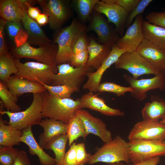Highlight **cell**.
I'll use <instances>...</instances> for the list:
<instances>
[{"mask_svg": "<svg viewBox=\"0 0 165 165\" xmlns=\"http://www.w3.org/2000/svg\"><path fill=\"white\" fill-rule=\"evenodd\" d=\"M76 158L79 165H85L88 163L92 156L87 152L85 144L79 143L76 145Z\"/></svg>", "mask_w": 165, "mask_h": 165, "instance_id": "37", "label": "cell"}, {"mask_svg": "<svg viewBox=\"0 0 165 165\" xmlns=\"http://www.w3.org/2000/svg\"><path fill=\"white\" fill-rule=\"evenodd\" d=\"M42 99L41 94H33L30 106L23 111L12 112L9 110H0L1 115H6L9 119L6 123L14 127L23 130L29 127L39 125L42 118Z\"/></svg>", "mask_w": 165, "mask_h": 165, "instance_id": "4", "label": "cell"}, {"mask_svg": "<svg viewBox=\"0 0 165 165\" xmlns=\"http://www.w3.org/2000/svg\"><path fill=\"white\" fill-rule=\"evenodd\" d=\"M58 49V45L55 43L36 48L27 42L20 47L13 48L10 53L14 59L31 58L39 62L57 67L55 59Z\"/></svg>", "mask_w": 165, "mask_h": 165, "instance_id": "7", "label": "cell"}, {"mask_svg": "<svg viewBox=\"0 0 165 165\" xmlns=\"http://www.w3.org/2000/svg\"><path fill=\"white\" fill-rule=\"evenodd\" d=\"M0 165H1V164H0Z\"/></svg>", "mask_w": 165, "mask_h": 165, "instance_id": "53", "label": "cell"}, {"mask_svg": "<svg viewBox=\"0 0 165 165\" xmlns=\"http://www.w3.org/2000/svg\"><path fill=\"white\" fill-rule=\"evenodd\" d=\"M150 101L146 103L141 110L143 120L159 121L165 117V101L162 98L152 95Z\"/></svg>", "mask_w": 165, "mask_h": 165, "instance_id": "26", "label": "cell"}, {"mask_svg": "<svg viewBox=\"0 0 165 165\" xmlns=\"http://www.w3.org/2000/svg\"><path fill=\"white\" fill-rule=\"evenodd\" d=\"M141 0H116V4L123 8L129 14L137 6Z\"/></svg>", "mask_w": 165, "mask_h": 165, "instance_id": "45", "label": "cell"}, {"mask_svg": "<svg viewBox=\"0 0 165 165\" xmlns=\"http://www.w3.org/2000/svg\"><path fill=\"white\" fill-rule=\"evenodd\" d=\"M6 22L2 19H0V55L9 52L5 33Z\"/></svg>", "mask_w": 165, "mask_h": 165, "instance_id": "43", "label": "cell"}, {"mask_svg": "<svg viewBox=\"0 0 165 165\" xmlns=\"http://www.w3.org/2000/svg\"><path fill=\"white\" fill-rule=\"evenodd\" d=\"M133 91L131 87L121 86L112 82H106L100 83L97 90L99 93L108 92L115 94L117 96L124 95L126 92Z\"/></svg>", "mask_w": 165, "mask_h": 165, "instance_id": "35", "label": "cell"}, {"mask_svg": "<svg viewBox=\"0 0 165 165\" xmlns=\"http://www.w3.org/2000/svg\"><path fill=\"white\" fill-rule=\"evenodd\" d=\"M22 131L23 134L20 141L28 145L30 154L32 155H37L41 165H56L55 159L46 153L44 148L36 141L32 133L31 127H27Z\"/></svg>", "mask_w": 165, "mask_h": 165, "instance_id": "20", "label": "cell"}, {"mask_svg": "<svg viewBox=\"0 0 165 165\" xmlns=\"http://www.w3.org/2000/svg\"><path fill=\"white\" fill-rule=\"evenodd\" d=\"M148 22L165 28V10L163 12H152L146 17Z\"/></svg>", "mask_w": 165, "mask_h": 165, "instance_id": "40", "label": "cell"}, {"mask_svg": "<svg viewBox=\"0 0 165 165\" xmlns=\"http://www.w3.org/2000/svg\"><path fill=\"white\" fill-rule=\"evenodd\" d=\"M12 165H31L26 152L22 150H19Z\"/></svg>", "mask_w": 165, "mask_h": 165, "instance_id": "48", "label": "cell"}, {"mask_svg": "<svg viewBox=\"0 0 165 165\" xmlns=\"http://www.w3.org/2000/svg\"><path fill=\"white\" fill-rule=\"evenodd\" d=\"M126 52L127 51L125 49L119 48L114 44L112 47L109 55L100 67L94 72H90L87 73L86 76L88 79L83 85V89L88 90L90 92L95 93L97 92L103 74Z\"/></svg>", "mask_w": 165, "mask_h": 165, "instance_id": "16", "label": "cell"}, {"mask_svg": "<svg viewBox=\"0 0 165 165\" xmlns=\"http://www.w3.org/2000/svg\"><path fill=\"white\" fill-rule=\"evenodd\" d=\"M36 2H37V0H26V1L27 13L31 18L35 20L41 13V11L38 7L33 6Z\"/></svg>", "mask_w": 165, "mask_h": 165, "instance_id": "46", "label": "cell"}, {"mask_svg": "<svg viewBox=\"0 0 165 165\" xmlns=\"http://www.w3.org/2000/svg\"><path fill=\"white\" fill-rule=\"evenodd\" d=\"M21 21L28 33L27 42L30 45L39 46L52 43L36 21L28 16L27 10L24 13Z\"/></svg>", "mask_w": 165, "mask_h": 165, "instance_id": "22", "label": "cell"}, {"mask_svg": "<svg viewBox=\"0 0 165 165\" xmlns=\"http://www.w3.org/2000/svg\"><path fill=\"white\" fill-rule=\"evenodd\" d=\"M88 30H92L97 35L102 44L112 47L119 38V34L101 14L94 10L90 18Z\"/></svg>", "mask_w": 165, "mask_h": 165, "instance_id": "13", "label": "cell"}, {"mask_svg": "<svg viewBox=\"0 0 165 165\" xmlns=\"http://www.w3.org/2000/svg\"><path fill=\"white\" fill-rule=\"evenodd\" d=\"M160 122L161 123H162L165 125V117L163 119L160 121Z\"/></svg>", "mask_w": 165, "mask_h": 165, "instance_id": "52", "label": "cell"}, {"mask_svg": "<svg viewBox=\"0 0 165 165\" xmlns=\"http://www.w3.org/2000/svg\"><path fill=\"white\" fill-rule=\"evenodd\" d=\"M128 142L129 159L132 164L165 156V141L133 139Z\"/></svg>", "mask_w": 165, "mask_h": 165, "instance_id": "6", "label": "cell"}, {"mask_svg": "<svg viewBox=\"0 0 165 165\" xmlns=\"http://www.w3.org/2000/svg\"><path fill=\"white\" fill-rule=\"evenodd\" d=\"M107 165H125L122 162H118L114 163H109Z\"/></svg>", "mask_w": 165, "mask_h": 165, "instance_id": "51", "label": "cell"}, {"mask_svg": "<svg viewBox=\"0 0 165 165\" xmlns=\"http://www.w3.org/2000/svg\"><path fill=\"white\" fill-rule=\"evenodd\" d=\"M160 161V156H156L149 159L129 165H157Z\"/></svg>", "mask_w": 165, "mask_h": 165, "instance_id": "49", "label": "cell"}, {"mask_svg": "<svg viewBox=\"0 0 165 165\" xmlns=\"http://www.w3.org/2000/svg\"><path fill=\"white\" fill-rule=\"evenodd\" d=\"M28 34L27 31L22 28L15 37L14 41L16 47H19L27 42Z\"/></svg>", "mask_w": 165, "mask_h": 165, "instance_id": "47", "label": "cell"}, {"mask_svg": "<svg viewBox=\"0 0 165 165\" xmlns=\"http://www.w3.org/2000/svg\"><path fill=\"white\" fill-rule=\"evenodd\" d=\"M87 30L83 24L74 18L71 24L61 30L55 38L58 49L55 62L57 64L68 63L74 55L73 48L78 37Z\"/></svg>", "mask_w": 165, "mask_h": 165, "instance_id": "2", "label": "cell"}, {"mask_svg": "<svg viewBox=\"0 0 165 165\" xmlns=\"http://www.w3.org/2000/svg\"><path fill=\"white\" fill-rule=\"evenodd\" d=\"M123 77L133 90L131 95L139 101L147 97L146 93L149 90L159 89L162 91L165 89V71L149 79H135L127 74L123 75Z\"/></svg>", "mask_w": 165, "mask_h": 165, "instance_id": "10", "label": "cell"}, {"mask_svg": "<svg viewBox=\"0 0 165 165\" xmlns=\"http://www.w3.org/2000/svg\"><path fill=\"white\" fill-rule=\"evenodd\" d=\"M51 95L59 98H71L72 94L79 90V86L68 85L52 86L42 84Z\"/></svg>", "mask_w": 165, "mask_h": 165, "instance_id": "34", "label": "cell"}, {"mask_svg": "<svg viewBox=\"0 0 165 165\" xmlns=\"http://www.w3.org/2000/svg\"><path fill=\"white\" fill-rule=\"evenodd\" d=\"M128 142L117 135L110 141L104 143L92 155L88 163L92 165L98 162L108 163L125 162H130L128 153Z\"/></svg>", "mask_w": 165, "mask_h": 165, "instance_id": "3", "label": "cell"}, {"mask_svg": "<svg viewBox=\"0 0 165 165\" xmlns=\"http://www.w3.org/2000/svg\"><path fill=\"white\" fill-rule=\"evenodd\" d=\"M152 1V0H141L135 9L128 15L126 21V26L129 27L134 19L139 15L142 13L145 8Z\"/></svg>", "mask_w": 165, "mask_h": 165, "instance_id": "39", "label": "cell"}, {"mask_svg": "<svg viewBox=\"0 0 165 165\" xmlns=\"http://www.w3.org/2000/svg\"><path fill=\"white\" fill-rule=\"evenodd\" d=\"M112 48L99 44L94 38H90L87 48L89 57L86 66L97 70L108 57Z\"/></svg>", "mask_w": 165, "mask_h": 165, "instance_id": "25", "label": "cell"}, {"mask_svg": "<svg viewBox=\"0 0 165 165\" xmlns=\"http://www.w3.org/2000/svg\"><path fill=\"white\" fill-rule=\"evenodd\" d=\"M22 28L20 22H6L5 28L9 37L13 40L15 36Z\"/></svg>", "mask_w": 165, "mask_h": 165, "instance_id": "44", "label": "cell"}, {"mask_svg": "<svg viewBox=\"0 0 165 165\" xmlns=\"http://www.w3.org/2000/svg\"><path fill=\"white\" fill-rule=\"evenodd\" d=\"M42 118L59 120L68 124L76 111L82 107L79 99L61 98L50 95L46 90L41 94Z\"/></svg>", "mask_w": 165, "mask_h": 165, "instance_id": "1", "label": "cell"}, {"mask_svg": "<svg viewBox=\"0 0 165 165\" xmlns=\"http://www.w3.org/2000/svg\"><path fill=\"white\" fill-rule=\"evenodd\" d=\"M18 72L15 75L33 82L51 85L54 75L58 72L57 67L40 62H21L14 59Z\"/></svg>", "mask_w": 165, "mask_h": 165, "instance_id": "5", "label": "cell"}, {"mask_svg": "<svg viewBox=\"0 0 165 165\" xmlns=\"http://www.w3.org/2000/svg\"><path fill=\"white\" fill-rule=\"evenodd\" d=\"M76 145L73 142L66 153L64 160V165H79L76 158Z\"/></svg>", "mask_w": 165, "mask_h": 165, "instance_id": "42", "label": "cell"}, {"mask_svg": "<svg viewBox=\"0 0 165 165\" xmlns=\"http://www.w3.org/2000/svg\"><path fill=\"white\" fill-rule=\"evenodd\" d=\"M19 150L12 146L0 147V163L2 165H12Z\"/></svg>", "mask_w": 165, "mask_h": 165, "instance_id": "36", "label": "cell"}, {"mask_svg": "<svg viewBox=\"0 0 165 165\" xmlns=\"http://www.w3.org/2000/svg\"><path fill=\"white\" fill-rule=\"evenodd\" d=\"M68 141L66 134L57 136L50 140L44 149L52 150L55 155L56 165H64L67 143Z\"/></svg>", "mask_w": 165, "mask_h": 165, "instance_id": "29", "label": "cell"}, {"mask_svg": "<svg viewBox=\"0 0 165 165\" xmlns=\"http://www.w3.org/2000/svg\"><path fill=\"white\" fill-rule=\"evenodd\" d=\"M18 72L14 59L9 52L0 55V81L6 84L11 75Z\"/></svg>", "mask_w": 165, "mask_h": 165, "instance_id": "31", "label": "cell"}, {"mask_svg": "<svg viewBox=\"0 0 165 165\" xmlns=\"http://www.w3.org/2000/svg\"><path fill=\"white\" fill-rule=\"evenodd\" d=\"M128 138L129 140L140 139L165 141V125L160 121L143 120L134 125Z\"/></svg>", "mask_w": 165, "mask_h": 165, "instance_id": "11", "label": "cell"}, {"mask_svg": "<svg viewBox=\"0 0 165 165\" xmlns=\"http://www.w3.org/2000/svg\"><path fill=\"white\" fill-rule=\"evenodd\" d=\"M75 113L83 123L86 136L90 134H93L100 138L104 143L113 139L111 131L108 130L105 123L101 119L82 109L77 110Z\"/></svg>", "mask_w": 165, "mask_h": 165, "instance_id": "14", "label": "cell"}, {"mask_svg": "<svg viewBox=\"0 0 165 165\" xmlns=\"http://www.w3.org/2000/svg\"><path fill=\"white\" fill-rule=\"evenodd\" d=\"M6 85L17 98L25 93L42 94L46 90L40 83L31 82L15 75L11 76Z\"/></svg>", "mask_w": 165, "mask_h": 165, "instance_id": "21", "label": "cell"}, {"mask_svg": "<svg viewBox=\"0 0 165 165\" xmlns=\"http://www.w3.org/2000/svg\"><path fill=\"white\" fill-rule=\"evenodd\" d=\"M136 51L157 72L165 71V50L144 39Z\"/></svg>", "mask_w": 165, "mask_h": 165, "instance_id": "18", "label": "cell"}, {"mask_svg": "<svg viewBox=\"0 0 165 165\" xmlns=\"http://www.w3.org/2000/svg\"><path fill=\"white\" fill-rule=\"evenodd\" d=\"M82 108H86L100 112L103 115L111 116H123L124 112L108 106L105 100L94 92H89L79 99Z\"/></svg>", "mask_w": 165, "mask_h": 165, "instance_id": "19", "label": "cell"}, {"mask_svg": "<svg viewBox=\"0 0 165 165\" xmlns=\"http://www.w3.org/2000/svg\"><path fill=\"white\" fill-rule=\"evenodd\" d=\"M57 68L58 72L54 75L50 85L79 86L84 77L92 69L86 66L75 68L68 63L58 65Z\"/></svg>", "mask_w": 165, "mask_h": 165, "instance_id": "12", "label": "cell"}, {"mask_svg": "<svg viewBox=\"0 0 165 165\" xmlns=\"http://www.w3.org/2000/svg\"><path fill=\"white\" fill-rule=\"evenodd\" d=\"M114 64L116 68L127 71L135 79H138L144 75L153 74L155 75L160 72H157L136 50L124 53Z\"/></svg>", "mask_w": 165, "mask_h": 165, "instance_id": "8", "label": "cell"}, {"mask_svg": "<svg viewBox=\"0 0 165 165\" xmlns=\"http://www.w3.org/2000/svg\"><path fill=\"white\" fill-rule=\"evenodd\" d=\"M94 10L105 15L108 18V22L113 23L118 34L123 35L129 15L123 8L116 4H108L99 1L95 6Z\"/></svg>", "mask_w": 165, "mask_h": 165, "instance_id": "17", "label": "cell"}, {"mask_svg": "<svg viewBox=\"0 0 165 165\" xmlns=\"http://www.w3.org/2000/svg\"><path fill=\"white\" fill-rule=\"evenodd\" d=\"M6 123V122L0 116V145L13 147L15 145H20V139L23 134L22 130Z\"/></svg>", "mask_w": 165, "mask_h": 165, "instance_id": "27", "label": "cell"}, {"mask_svg": "<svg viewBox=\"0 0 165 165\" xmlns=\"http://www.w3.org/2000/svg\"><path fill=\"white\" fill-rule=\"evenodd\" d=\"M35 20L40 26H43L48 23H49V16L44 13H41L38 16Z\"/></svg>", "mask_w": 165, "mask_h": 165, "instance_id": "50", "label": "cell"}, {"mask_svg": "<svg viewBox=\"0 0 165 165\" xmlns=\"http://www.w3.org/2000/svg\"><path fill=\"white\" fill-rule=\"evenodd\" d=\"M43 13L49 18V24L52 29H59L72 16L68 1L63 0H37Z\"/></svg>", "mask_w": 165, "mask_h": 165, "instance_id": "9", "label": "cell"}, {"mask_svg": "<svg viewBox=\"0 0 165 165\" xmlns=\"http://www.w3.org/2000/svg\"><path fill=\"white\" fill-rule=\"evenodd\" d=\"M144 38L165 50V28L143 20L142 25Z\"/></svg>", "mask_w": 165, "mask_h": 165, "instance_id": "28", "label": "cell"}, {"mask_svg": "<svg viewBox=\"0 0 165 165\" xmlns=\"http://www.w3.org/2000/svg\"><path fill=\"white\" fill-rule=\"evenodd\" d=\"M44 132L39 137L38 143L43 148L46 144L57 136L66 134L68 124L49 118L42 119L39 124Z\"/></svg>", "mask_w": 165, "mask_h": 165, "instance_id": "24", "label": "cell"}, {"mask_svg": "<svg viewBox=\"0 0 165 165\" xmlns=\"http://www.w3.org/2000/svg\"><path fill=\"white\" fill-rule=\"evenodd\" d=\"M90 42V39H88L86 31L82 33L78 37L74 44L73 48L74 54L87 50Z\"/></svg>", "mask_w": 165, "mask_h": 165, "instance_id": "41", "label": "cell"}, {"mask_svg": "<svg viewBox=\"0 0 165 165\" xmlns=\"http://www.w3.org/2000/svg\"><path fill=\"white\" fill-rule=\"evenodd\" d=\"M88 57L89 53L87 50L74 54L69 64L75 68L85 67L86 66Z\"/></svg>", "mask_w": 165, "mask_h": 165, "instance_id": "38", "label": "cell"}, {"mask_svg": "<svg viewBox=\"0 0 165 165\" xmlns=\"http://www.w3.org/2000/svg\"><path fill=\"white\" fill-rule=\"evenodd\" d=\"M0 98L1 104L8 110L13 112L21 111L16 104L18 98L9 90L6 84L0 82Z\"/></svg>", "mask_w": 165, "mask_h": 165, "instance_id": "32", "label": "cell"}, {"mask_svg": "<svg viewBox=\"0 0 165 165\" xmlns=\"http://www.w3.org/2000/svg\"><path fill=\"white\" fill-rule=\"evenodd\" d=\"M26 0H1V18L6 21L20 22L27 10Z\"/></svg>", "mask_w": 165, "mask_h": 165, "instance_id": "23", "label": "cell"}, {"mask_svg": "<svg viewBox=\"0 0 165 165\" xmlns=\"http://www.w3.org/2000/svg\"><path fill=\"white\" fill-rule=\"evenodd\" d=\"M98 0H75L73 3L82 21L85 22L90 19L95 6Z\"/></svg>", "mask_w": 165, "mask_h": 165, "instance_id": "33", "label": "cell"}, {"mask_svg": "<svg viewBox=\"0 0 165 165\" xmlns=\"http://www.w3.org/2000/svg\"><path fill=\"white\" fill-rule=\"evenodd\" d=\"M66 135L69 146L79 138L83 137L85 139L87 137L83 123L75 113L68 124Z\"/></svg>", "mask_w": 165, "mask_h": 165, "instance_id": "30", "label": "cell"}, {"mask_svg": "<svg viewBox=\"0 0 165 165\" xmlns=\"http://www.w3.org/2000/svg\"><path fill=\"white\" fill-rule=\"evenodd\" d=\"M143 21L141 14L137 16L125 35L116 43V46L119 48L125 49L127 52L136 51L144 39L142 29Z\"/></svg>", "mask_w": 165, "mask_h": 165, "instance_id": "15", "label": "cell"}]
</instances>
